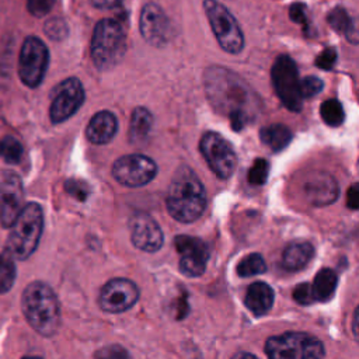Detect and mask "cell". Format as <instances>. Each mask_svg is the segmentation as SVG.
<instances>
[{
  "label": "cell",
  "instance_id": "42",
  "mask_svg": "<svg viewBox=\"0 0 359 359\" xmlns=\"http://www.w3.org/2000/svg\"><path fill=\"white\" fill-rule=\"evenodd\" d=\"M356 323H358V310H355V313H353V321H352V325H353V335H355V337H356V334H358Z\"/></svg>",
  "mask_w": 359,
  "mask_h": 359
},
{
  "label": "cell",
  "instance_id": "22",
  "mask_svg": "<svg viewBox=\"0 0 359 359\" xmlns=\"http://www.w3.org/2000/svg\"><path fill=\"white\" fill-rule=\"evenodd\" d=\"M153 126V115L144 107H137L133 109L129 123V140L132 143H142L150 133Z\"/></svg>",
  "mask_w": 359,
  "mask_h": 359
},
{
  "label": "cell",
  "instance_id": "15",
  "mask_svg": "<svg viewBox=\"0 0 359 359\" xmlns=\"http://www.w3.org/2000/svg\"><path fill=\"white\" fill-rule=\"evenodd\" d=\"M139 27L144 41L153 46H164L170 39V20L164 10L156 3H147L143 6Z\"/></svg>",
  "mask_w": 359,
  "mask_h": 359
},
{
  "label": "cell",
  "instance_id": "10",
  "mask_svg": "<svg viewBox=\"0 0 359 359\" xmlns=\"http://www.w3.org/2000/svg\"><path fill=\"white\" fill-rule=\"evenodd\" d=\"M199 149L208 165L219 178H229L234 172L237 156L230 142L222 135L216 132H206L201 139Z\"/></svg>",
  "mask_w": 359,
  "mask_h": 359
},
{
  "label": "cell",
  "instance_id": "36",
  "mask_svg": "<svg viewBox=\"0 0 359 359\" xmlns=\"http://www.w3.org/2000/svg\"><path fill=\"white\" fill-rule=\"evenodd\" d=\"M55 0H28L27 7L28 11L35 17H42L50 11Z\"/></svg>",
  "mask_w": 359,
  "mask_h": 359
},
{
  "label": "cell",
  "instance_id": "32",
  "mask_svg": "<svg viewBox=\"0 0 359 359\" xmlns=\"http://www.w3.org/2000/svg\"><path fill=\"white\" fill-rule=\"evenodd\" d=\"M45 32L50 39L60 41L67 35V25L62 18H52L46 21Z\"/></svg>",
  "mask_w": 359,
  "mask_h": 359
},
{
  "label": "cell",
  "instance_id": "33",
  "mask_svg": "<svg viewBox=\"0 0 359 359\" xmlns=\"http://www.w3.org/2000/svg\"><path fill=\"white\" fill-rule=\"evenodd\" d=\"M94 359H129L128 352L121 345H108L102 349H100Z\"/></svg>",
  "mask_w": 359,
  "mask_h": 359
},
{
  "label": "cell",
  "instance_id": "34",
  "mask_svg": "<svg viewBox=\"0 0 359 359\" xmlns=\"http://www.w3.org/2000/svg\"><path fill=\"white\" fill-rule=\"evenodd\" d=\"M337 62V50L332 48V46H328L325 49H323L317 59H316V65L317 67L323 69V70H330L332 69V66L335 65Z\"/></svg>",
  "mask_w": 359,
  "mask_h": 359
},
{
  "label": "cell",
  "instance_id": "26",
  "mask_svg": "<svg viewBox=\"0 0 359 359\" xmlns=\"http://www.w3.org/2000/svg\"><path fill=\"white\" fill-rule=\"evenodd\" d=\"M17 269L14 264V258L8 251L0 254V294L8 292L15 280Z\"/></svg>",
  "mask_w": 359,
  "mask_h": 359
},
{
  "label": "cell",
  "instance_id": "7",
  "mask_svg": "<svg viewBox=\"0 0 359 359\" xmlns=\"http://www.w3.org/2000/svg\"><path fill=\"white\" fill-rule=\"evenodd\" d=\"M203 8L219 45L233 55L241 52L244 36L233 14L217 0H205Z\"/></svg>",
  "mask_w": 359,
  "mask_h": 359
},
{
  "label": "cell",
  "instance_id": "21",
  "mask_svg": "<svg viewBox=\"0 0 359 359\" xmlns=\"http://www.w3.org/2000/svg\"><path fill=\"white\" fill-rule=\"evenodd\" d=\"M314 255V248L307 241H297L289 244L282 255V265L287 271H299L304 268Z\"/></svg>",
  "mask_w": 359,
  "mask_h": 359
},
{
  "label": "cell",
  "instance_id": "41",
  "mask_svg": "<svg viewBox=\"0 0 359 359\" xmlns=\"http://www.w3.org/2000/svg\"><path fill=\"white\" fill-rule=\"evenodd\" d=\"M231 359H257V358L250 352H238Z\"/></svg>",
  "mask_w": 359,
  "mask_h": 359
},
{
  "label": "cell",
  "instance_id": "37",
  "mask_svg": "<svg viewBox=\"0 0 359 359\" xmlns=\"http://www.w3.org/2000/svg\"><path fill=\"white\" fill-rule=\"evenodd\" d=\"M293 299L300 304H310L314 302L311 287L309 283H300L293 290Z\"/></svg>",
  "mask_w": 359,
  "mask_h": 359
},
{
  "label": "cell",
  "instance_id": "8",
  "mask_svg": "<svg viewBox=\"0 0 359 359\" xmlns=\"http://www.w3.org/2000/svg\"><path fill=\"white\" fill-rule=\"evenodd\" d=\"M271 76L275 93L282 104L287 109L299 112L303 107V97L300 93V79L294 60L287 55L278 56L272 66Z\"/></svg>",
  "mask_w": 359,
  "mask_h": 359
},
{
  "label": "cell",
  "instance_id": "29",
  "mask_svg": "<svg viewBox=\"0 0 359 359\" xmlns=\"http://www.w3.org/2000/svg\"><path fill=\"white\" fill-rule=\"evenodd\" d=\"M22 144L14 136H6L0 142V157L7 164H17L22 157Z\"/></svg>",
  "mask_w": 359,
  "mask_h": 359
},
{
  "label": "cell",
  "instance_id": "24",
  "mask_svg": "<svg viewBox=\"0 0 359 359\" xmlns=\"http://www.w3.org/2000/svg\"><path fill=\"white\" fill-rule=\"evenodd\" d=\"M261 140L273 151L283 150L292 140V132L286 125L273 123L269 126H264L259 132Z\"/></svg>",
  "mask_w": 359,
  "mask_h": 359
},
{
  "label": "cell",
  "instance_id": "16",
  "mask_svg": "<svg viewBox=\"0 0 359 359\" xmlns=\"http://www.w3.org/2000/svg\"><path fill=\"white\" fill-rule=\"evenodd\" d=\"M24 208V187L18 175L10 172L0 181V224L10 229Z\"/></svg>",
  "mask_w": 359,
  "mask_h": 359
},
{
  "label": "cell",
  "instance_id": "39",
  "mask_svg": "<svg viewBox=\"0 0 359 359\" xmlns=\"http://www.w3.org/2000/svg\"><path fill=\"white\" fill-rule=\"evenodd\" d=\"M358 196H359V189H358V184H353L349 191H348V199H346V205L351 209H356L358 208Z\"/></svg>",
  "mask_w": 359,
  "mask_h": 359
},
{
  "label": "cell",
  "instance_id": "2",
  "mask_svg": "<svg viewBox=\"0 0 359 359\" xmlns=\"http://www.w3.org/2000/svg\"><path fill=\"white\" fill-rule=\"evenodd\" d=\"M168 213L181 223L196 220L206 208L205 187L188 165L177 168L165 199Z\"/></svg>",
  "mask_w": 359,
  "mask_h": 359
},
{
  "label": "cell",
  "instance_id": "43",
  "mask_svg": "<svg viewBox=\"0 0 359 359\" xmlns=\"http://www.w3.org/2000/svg\"><path fill=\"white\" fill-rule=\"evenodd\" d=\"M22 359H42V358H38V356H24Z\"/></svg>",
  "mask_w": 359,
  "mask_h": 359
},
{
  "label": "cell",
  "instance_id": "14",
  "mask_svg": "<svg viewBox=\"0 0 359 359\" xmlns=\"http://www.w3.org/2000/svg\"><path fill=\"white\" fill-rule=\"evenodd\" d=\"M174 244L180 254V271L185 276H201L205 272L209 258L206 243L191 236H177Z\"/></svg>",
  "mask_w": 359,
  "mask_h": 359
},
{
  "label": "cell",
  "instance_id": "11",
  "mask_svg": "<svg viewBox=\"0 0 359 359\" xmlns=\"http://www.w3.org/2000/svg\"><path fill=\"white\" fill-rule=\"evenodd\" d=\"M157 174L156 163L143 154H126L112 165L114 178L126 187H142L149 184Z\"/></svg>",
  "mask_w": 359,
  "mask_h": 359
},
{
  "label": "cell",
  "instance_id": "4",
  "mask_svg": "<svg viewBox=\"0 0 359 359\" xmlns=\"http://www.w3.org/2000/svg\"><path fill=\"white\" fill-rule=\"evenodd\" d=\"M7 250L14 259L24 261L36 250L43 230V210L36 202L24 205L22 210L10 226Z\"/></svg>",
  "mask_w": 359,
  "mask_h": 359
},
{
  "label": "cell",
  "instance_id": "12",
  "mask_svg": "<svg viewBox=\"0 0 359 359\" xmlns=\"http://www.w3.org/2000/svg\"><path fill=\"white\" fill-rule=\"evenodd\" d=\"M84 101V88L79 79L69 77L53 88L49 116L53 123L70 118Z\"/></svg>",
  "mask_w": 359,
  "mask_h": 359
},
{
  "label": "cell",
  "instance_id": "35",
  "mask_svg": "<svg viewBox=\"0 0 359 359\" xmlns=\"http://www.w3.org/2000/svg\"><path fill=\"white\" fill-rule=\"evenodd\" d=\"M65 189L76 199L84 201L88 195V187L80 180H67L65 184Z\"/></svg>",
  "mask_w": 359,
  "mask_h": 359
},
{
  "label": "cell",
  "instance_id": "28",
  "mask_svg": "<svg viewBox=\"0 0 359 359\" xmlns=\"http://www.w3.org/2000/svg\"><path fill=\"white\" fill-rule=\"evenodd\" d=\"M265 271H266V264H265L262 255L258 252H252V254L244 257L237 265V273L241 278L259 275Z\"/></svg>",
  "mask_w": 359,
  "mask_h": 359
},
{
  "label": "cell",
  "instance_id": "18",
  "mask_svg": "<svg viewBox=\"0 0 359 359\" xmlns=\"http://www.w3.org/2000/svg\"><path fill=\"white\" fill-rule=\"evenodd\" d=\"M303 192L311 205L324 206L332 203L338 198L339 189L332 175L327 172H316L304 181Z\"/></svg>",
  "mask_w": 359,
  "mask_h": 359
},
{
  "label": "cell",
  "instance_id": "1",
  "mask_svg": "<svg viewBox=\"0 0 359 359\" xmlns=\"http://www.w3.org/2000/svg\"><path fill=\"white\" fill-rule=\"evenodd\" d=\"M205 90L210 104L229 116L234 130H240L257 115V94L238 74L226 67L210 66L205 72Z\"/></svg>",
  "mask_w": 359,
  "mask_h": 359
},
{
  "label": "cell",
  "instance_id": "9",
  "mask_svg": "<svg viewBox=\"0 0 359 359\" xmlns=\"http://www.w3.org/2000/svg\"><path fill=\"white\" fill-rule=\"evenodd\" d=\"M49 63V52L46 45L36 36L25 38L18 60V74L21 81L35 88L38 87L46 73Z\"/></svg>",
  "mask_w": 359,
  "mask_h": 359
},
{
  "label": "cell",
  "instance_id": "20",
  "mask_svg": "<svg viewBox=\"0 0 359 359\" xmlns=\"http://www.w3.org/2000/svg\"><path fill=\"white\" fill-rule=\"evenodd\" d=\"M273 289L265 282H255L245 292V306L254 316L266 314L273 304Z\"/></svg>",
  "mask_w": 359,
  "mask_h": 359
},
{
  "label": "cell",
  "instance_id": "31",
  "mask_svg": "<svg viewBox=\"0 0 359 359\" xmlns=\"http://www.w3.org/2000/svg\"><path fill=\"white\" fill-rule=\"evenodd\" d=\"M323 80L316 76H306L303 80H300V93L303 98H311L317 95L323 90Z\"/></svg>",
  "mask_w": 359,
  "mask_h": 359
},
{
  "label": "cell",
  "instance_id": "38",
  "mask_svg": "<svg viewBox=\"0 0 359 359\" xmlns=\"http://www.w3.org/2000/svg\"><path fill=\"white\" fill-rule=\"evenodd\" d=\"M289 17L290 20H293L297 24L306 25L307 24V11H306V6L303 3H294L290 6L289 8Z\"/></svg>",
  "mask_w": 359,
  "mask_h": 359
},
{
  "label": "cell",
  "instance_id": "5",
  "mask_svg": "<svg viewBox=\"0 0 359 359\" xmlns=\"http://www.w3.org/2000/svg\"><path fill=\"white\" fill-rule=\"evenodd\" d=\"M126 50V35L122 25L112 20L104 18L97 22L91 36V59L100 70L111 69L118 65Z\"/></svg>",
  "mask_w": 359,
  "mask_h": 359
},
{
  "label": "cell",
  "instance_id": "13",
  "mask_svg": "<svg viewBox=\"0 0 359 359\" xmlns=\"http://www.w3.org/2000/svg\"><path fill=\"white\" fill-rule=\"evenodd\" d=\"M139 299L137 286L125 278L107 282L100 292V307L107 313H122L129 310Z\"/></svg>",
  "mask_w": 359,
  "mask_h": 359
},
{
  "label": "cell",
  "instance_id": "27",
  "mask_svg": "<svg viewBox=\"0 0 359 359\" xmlns=\"http://www.w3.org/2000/svg\"><path fill=\"white\" fill-rule=\"evenodd\" d=\"M320 115L321 119L330 126H339L345 119L342 104L335 98H330L321 104Z\"/></svg>",
  "mask_w": 359,
  "mask_h": 359
},
{
  "label": "cell",
  "instance_id": "30",
  "mask_svg": "<svg viewBox=\"0 0 359 359\" xmlns=\"http://www.w3.org/2000/svg\"><path fill=\"white\" fill-rule=\"evenodd\" d=\"M269 172V164L264 158H257L248 171V182L252 185H262Z\"/></svg>",
  "mask_w": 359,
  "mask_h": 359
},
{
  "label": "cell",
  "instance_id": "19",
  "mask_svg": "<svg viewBox=\"0 0 359 359\" xmlns=\"http://www.w3.org/2000/svg\"><path fill=\"white\" fill-rule=\"evenodd\" d=\"M118 130V121L109 111H100L90 119L86 135L87 139L94 144L108 143Z\"/></svg>",
  "mask_w": 359,
  "mask_h": 359
},
{
  "label": "cell",
  "instance_id": "3",
  "mask_svg": "<svg viewBox=\"0 0 359 359\" xmlns=\"http://www.w3.org/2000/svg\"><path fill=\"white\" fill-rule=\"evenodd\" d=\"M21 310L28 324L42 337H52L60 327V306L53 289L41 280L31 282L21 294Z\"/></svg>",
  "mask_w": 359,
  "mask_h": 359
},
{
  "label": "cell",
  "instance_id": "25",
  "mask_svg": "<svg viewBox=\"0 0 359 359\" xmlns=\"http://www.w3.org/2000/svg\"><path fill=\"white\" fill-rule=\"evenodd\" d=\"M327 20L334 31L344 32L346 35L348 41H351L352 43H358L356 25L345 8H342V7L332 8L330 11Z\"/></svg>",
  "mask_w": 359,
  "mask_h": 359
},
{
  "label": "cell",
  "instance_id": "23",
  "mask_svg": "<svg viewBox=\"0 0 359 359\" xmlns=\"http://www.w3.org/2000/svg\"><path fill=\"white\" fill-rule=\"evenodd\" d=\"M337 283H338V276L332 269L324 268L318 271V273L313 280V285L310 286L314 302L330 300L335 293Z\"/></svg>",
  "mask_w": 359,
  "mask_h": 359
},
{
  "label": "cell",
  "instance_id": "6",
  "mask_svg": "<svg viewBox=\"0 0 359 359\" xmlns=\"http://www.w3.org/2000/svg\"><path fill=\"white\" fill-rule=\"evenodd\" d=\"M265 353L268 359H324L325 349L311 334L287 331L268 338Z\"/></svg>",
  "mask_w": 359,
  "mask_h": 359
},
{
  "label": "cell",
  "instance_id": "17",
  "mask_svg": "<svg viewBox=\"0 0 359 359\" xmlns=\"http://www.w3.org/2000/svg\"><path fill=\"white\" fill-rule=\"evenodd\" d=\"M130 237L133 245L146 252H154L163 245L160 226L146 213H137L130 219Z\"/></svg>",
  "mask_w": 359,
  "mask_h": 359
},
{
  "label": "cell",
  "instance_id": "40",
  "mask_svg": "<svg viewBox=\"0 0 359 359\" xmlns=\"http://www.w3.org/2000/svg\"><path fill=\"white\" fill-rule=\"evenodd\" d=\"M90 1L97 8H115L122 3V0H90Z\"/></svg>",
  "mask_w": 359,
  "mask_h": 359
}]
</instances>
